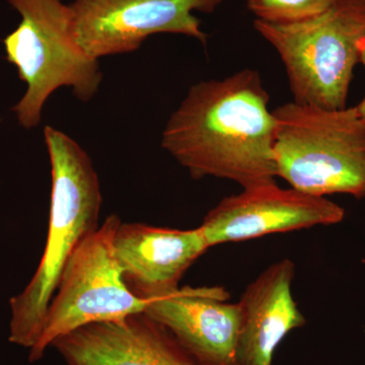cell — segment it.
<instances>
[{
	"instance_id": "cell-1",
	"label": "cell",
	"mask_w": 365,
	"mask_h": 365,
	"mask_svg": "<svg viewBox=\"0 0 365 365\" xmlns=\"http://www.w3.org/2000/svg\"><path fill=\"white\" fill-rule=\"evenodd\" d=\"M275 127L260 73L244 69L192 86L170 117L162 146L193 179L248 188L275 182Z\"/></svg>"
},
{
	"instance_id": "cell-2",
	"label": "cell",
	"mask_w": 365,
	"mask_h": 365,
	"mask_svg": "<svg viewBox=\"0 0 365 365\" xmlns=\"http://www.w3.org/2000/svg\"><path fill=\"white\" fill-rule=\"evenodd\" d=\"M51 163L52 191L47 242L37 271L11 299L9 341L33 348L67 262L98 225L102 192L90 155L71 137L51 126L44 130Z\"/></svg>"
},
{
	"instance_id": "cell-3",
	"label": "cell",
	"mask_w": 365,
	"mask_h": 365,
	"mask_svg": "<svg viewBox=\"0 0 365 365\" xmlns=\"http://www.w3.org/2000/svg\"><path fill=\"white\" fill-rule=\"evenodd\" d=\"M273 115L276 177L309 195L365 198V123L356 107L292 102Z\"/></svg>"
},
{
	"instance_id": "cell-4",
	"label": "cell",
	"mask_w": 365,
	"mask_h": 365,
	"mask_svg": "<svg viewBox=\"0 0 365 365\" xmlns=\"http://www.w3.org/2000/svg\"><path fill=\"white\" fill-rule=\"evenodd\" d=\"M254 28L279 54L294 102L346 108L365 39V0H332L311 20L292 25L256 20Z\"/></svg>"
},
{
	"instance_id": "cell-5",
	"label": "cell",
	"mask_w": 365,
	"mask_h": 365,
	"mask_svg": "<svg viewBox=\"0 0 365 365\" xmlns=\"http://www.w3.org/2000/svg\"><path fill=\"white\" fill-rule=\"evenodd\" d=\"M21 14L18 28L4 40L7 61L28 88L14 107L19 123L35 128L50 96L67 86L78 100L95 97L102 83L98 60L88 57L72 32L69 6L62 0H7Z\"/></svg>"
},
{
	"instance_id": "cell-6",
	"label": "cell",
	"mask_w": 365,
	"mask_h": 365,
	"mask_svg": "<svg viewBox=\"0 0 365 365\" xmlns=\"http://www.w3.org/2000/svg\"><path fill=\"white\" fill-rule=\"evenodd\" d=\"M111 215L79 244L60 277L48 307L39 340L29 359L38 361L62 336L81 327L118 321L144 313L148 302L127 288L114 251V237L121 223Z\"/></svg>"
},
{
	"instance_id": "cell-7",
	"label": "cell",
	"mask_w": 365,
	"mask_h": 365,
	"mask_svg": "<svg viewBox=\"0 0 365 365\" xmlns=\"http://www.w3.org/2000/svg\"><path fill=\"white\" fill-rule=\"evenodd\" d=\"M222 0H74L72 32L91 58L136 51L146 38L182 34L204 46L208 36L194 11L212 13Z\"/></svg>"
},
{
	"instance_id": "cell-8",
	"label": "cell",
	"mask_w": 365,
	"mask_h": 365,
	"mask_svg": "<svg viewBox=\"0 0 365 365\" xmlns=\"http://www.w3.org/2000/svg\"><path fill=\"white\" fill-rule=\"evenodd\" d=\"M344 217V208L326 197L282 189L272 182L225 197L209 211L199 228L211 248L278 232L337 225Z\"/></svg>"
},
{
	"instance_id": "cell-9",
	"label": "cell",
	"mask_w": 365,
	"mask_h": 365,
	"mask_svg": "<svg viewBox=\"0 0 365 365\" xmlns=\"http://www.w3.org/2000/svg\"><path fill=\"white\" fill-rule=\"evenodd\" d=\"M208 249L199 227L177 230L121 222L114 237L125 284L148 302L176 292L184 274Z\"/></svg>"
},
{
	"instance_id": "cell-10",
	"label": "cell",
	"mask_w": 365,
	"mask_h": 365,
	"mask_svg": "<svg viewBox=\"0 0 365 365\" xmlns=\"http://www.w3.org/2000/svg\"><path fill=\"white\" fill-rule=\"evenodd\" d=\"M228 300L222 287H186L148 302L144 313L201 365H235L241 314Z\"/></svg>"
},
{
	"instance_id": "cell-11",
	"label": "cell",
	"mask_w": 365,
	"mask_h": 365,
	"mask_svg": "<svg viewBox=\"0 0 365 365\" xmlns=\"http://www.w3.org/2000/svg\"><path fill=\"white\" fill-rule=\"evenodd\" d=\"M52 347L66 365H201L145 313L81 327Z\"/></svg>"
},
{
	"instance_id": "cell-12",
	"label": "cell",
	"mask_w": 365,
	"mask_h": 365,
	"mask_svg": "<svg viewBox=\"0 0 365 365\" xmlns=\"http://www.w3.org/2000/svg\"><path fill=\"white\" fill-rule=\"evenodd\" d=\"M295 265L289 259L275 262L247 287L239 304L241 323L235 365H273L285 337L306 325L292 294Z\"/></svg>"
},
{
	"instance_id": "cell-13",
	"label": "cell",
	"mask_w": 365,
	"mask_h": 365,
	"mask_svg": "<svg viewBox=\"0 0 365 365\" xmlns=\"http://www.w3.org/2000/svg\"><path fill=\"white\" fill-rule=\"evenodd\" d=\"M332 0H247L257 20L275 25H292L311 20L329 6Z\"/></svg>"
},
{
	"instance_id": "cell-14",
	"label": "cell",
	"mask_w": 365,
	"mask_h": 365,
	"mask_svg": "<svg viewBox=\"0 0 365 365\" xmlns=\"http://www.w3.org/2000/svg\"><path fill=\"white\" fill-rule=\"evenodd\" d=\"M359 62L364 64L365 67V39L360 42L359 45ZM356 107L357 112H359L360 118L364 120L365 123V98L359 105L355 106Z\"/></svg>"
}]
</instances>
